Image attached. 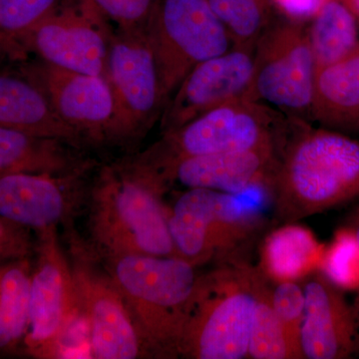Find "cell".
<instances>
[{
	"mask_svg": "<svg viewBox=\"0 0 359 359\" xmlns=\"http://www.w3.org/2000/svg\"><path fill=\"white\" fill-rule=\"evenodd\" d=\"M85 11L83 14L73 11L49 14L23 37V48L34 49L50 65L103 76L107 70V48L96 26L97 13Z\"/></svg>",
	"mask_w": 359,
	"mask_h": 359,
	"instance_id": "17",
	"label": "cell"
},
{
	"mask_svg": "<svg viewBox=\"0 0 359 359\" xmlns=\"http://www.w3.org/2000/svg\"><path fill=\"white\" fill-rule=\"evenodd\" d=\"M65 145V142L0 127V173H82L86 163L71 154Z\"/></svg>",
	"mask_w": 359,
	"mask_h": 359,
	"instance_id": "21",
	"label": "cell"
},
{
	"mask_svg": "<svg viewBox=\"0 0 359 359\" xmlns=\"http://www.w3.org/2000/svg\"><path fill=\"white\" fill-rule=\"evenodd\" d=\"M58 0H0V61L22 52V39L55 11Z\"/></svg>",
	"mask_w": 359,
	"mask_h": 359,
	"instance_id": "26",
	"label": "cell"
},
{
	"mask_svg": "<svg viewBox=\"0 0 359 359\" xmlns=\"http://www.w3.org/2000/svg\"><path fill=\"white\" fill-rule=\"evenodd\" d=\"M240 196L201 188L182 193L168 209L177 257L196 268L211 261L243 262L240 254L256 237L262 219L256 205Z\"/></svg>",
	"mask_w": 359,
	"mask_h": 359,
	"instance_id": "6",
	"label": "cell"
},
{
	"mask_svg": "<svg viewBox=\"0 0 359 359\" xmlns=\"http://www.w3.org/2000/svg\"><path fill=\"white\" fill-rule=\"evenodd\" d=\"M29 257L0 263V351L22 344L29 325Z\"/></svg>",
	"mask_w": 359,
	"mask_h": 359,
	"instance_id": "22",
	"label": "cell"
},
{
	"mask_svg": "<svg viewBox=\"0 0 359 359\" xmlns=\"http://www.w3.org/2000/svg\"><path fill=\"white\" fill-rule=\"evenodd\" d=\"M107 71L114 100L107 141L131 140L147 129L165 108L149 33L124 34L115 39L108 55Z\"/></svg>",
	"mask_w": 359,
	"mask_h": 359,
	"instance_id": "10",
	"label": "cell"
},
{
	"mask_svg": "<svg viewBox=\"0 0 359 359\" xmlns=\"http://www.w3.org/2000/svg\"><path fill=\"white\" fill-rule=\"evenodd\" d=\"M356 314H358V313H356ZM358 321H359V314H358Z\"/></svg>",
	"mask_w": 359,
	"mask_h": 359,
	"instance_id": "35",
	"label": "cell"
},
{
	"mask_svg": "<svg viewBox=\"0 0 359 359\" xmlns=\"http://www.w3.org/2000/svg\"><path fill=\"white\" fill-rule=\"evenodd\" d=\"M271 301L285 334L302 356L301 330L306 308L304 285L299 282L275 283L271 289Z\"/></svg>",
	"mask_w": 359,
	"mask_h": 359,
	"instance_id": "28",
	"label": "cell"
},
{
	"mask_svg": "<svg viewBox=\"0 0 359 359\" xmlns=\"http://www.w3.org/2000/svg\"><path fill=\"white\" fill-rule=\"evenodd\" d=\"M358 297H356L355 302L353 304L354 309H355L356 313L359 314V290H358Z\"/></svg>",
	"mask_w": 359,
	"mask_h": 359,
	"instance_id": "34",
	"label": "cell"
},
{
	"mask_svg": "<svg viewBox=\"0 0 359 359\" xmlns=\"http://www.w3.org/2000/svg\"><path fill=\"white\" fill-rule=\"evenodd\" d=\"M271 282L252 266V285L256 295L249 354L252 359H301L285 334L271 301Z\"/></svg>",
	"mask_w": 359,
	"mask_h": 359,
	"instance_id": "24",
	"label": "cell"
},
{
	"mask_svg": "<svg viewBox=\"0 0 359 359\" xmlns=\"http://www.w3.org/2000/svg\"><path fill=\"white\" fill-rule=\"evenodd\" d=\"M359 23L339 0H325L308 22L309 44L316 69L332 65L355 50Z\"/></svg>",
	"mask_w": 359,
	"mask_h": 359,
	"instance_id": "23",
	"label": "cell"
},
{
	"mask_svg": "<svg viewBox=\"0 0 359 359\" xmlns=\"http://www.w3.org/2000/svg\"><path fill=\"white\" fill-rule=\"evenodd\" d=\"M268 193L283 224L358 202L359 141L292 119Z\"/></svg>",
	"mask_w": 359,
	"mask_h": 359,
	"instance_id": "1",
	"label": "cell"
},
{
	"mask_svg": "<svg viewBox=\"0 0 359 359\" xmlns=\"http://www.w3.org/2000/svg\"><path fill=\"white\" fill-rule=\"evenodd\" d=\"M149 39L165 107L195 66L233 46L208 0H157Z\"/></svg>",
	"mask_w": 359,
	"mask_h": 359,
	"instance_id": "8",
	"label": "cell"
},
{
	"mask_svg": "<svg viewBox=\"0 0 359 359\" xmlns=\"http://www.w3.org/2000/svg\"><path fill=\"white\" fill-rule=\"evenodd\" d=\"M85 1H86V0H82V2H84V4H85Z\"/></svg>",
	"mask_w": 359,
	"mask_h": 359,
	"instance_id": "36",
	"label": "cell"
},
{
	"mask_svg": "<svg viewBox=\"0 0 359 359\" xmlns=\"http://www.w3.org/2000/svg\"><path fill=\"white\" fill-rule=\"evenodd\" d=\"M283 141L252 150L186 158L154 173L129 174L163 194L175 184L186 189H208L231 195H244L257 188L268 191Z\"/></svg>",
	"mask_w": 359,
	"mask_h": 359,
	"instance_id": "12",
	"label": "cell"
},
{
	"mask_svg": "<svg viewBox=\"0 0 359 359\" xmlns=\"http://www.w3.org/2000/svg\"><path fill=\"white\" fill-rule=\"evenodd\" d=\"M316 71L308 22L278 14L255 45L252 99L311 121Z\"/></svg>",
	"mask_w": 359,
	"mask_h": 359,
	"instance_id": "7",
	"label": "cell"
},
{
	"mask_svg": "<svg viewBox=\"0 0 359 359\" xmlns=\"http://www.w3.org/2000/svg\"><path fill=\"white\" fill-rule=\"evenodd\" d=\"M301 347L304 358L346 359L359 351V321L344 292L321 273L304 280Z\"/></svg>",
	"mask_w": 359,
	"mask_h": 359,
	"instance_id": "15",
	"label": "cell"
},
{
	"mask_svg": "<svg viewBox=\"0 0 359 359\" xmlns=\"http://www.w3.org/2000/svg\"><path fill=\"white\" fill-rule=\"evenodd\" d=\"M233 46L255 48L257 40L278 15L271 0H208Z\"/></svg>",
	"mask_w": 359,
	"mask_h": 359,
	"instance_id": "25",
	"label": "cell"
},
{
	"mask_svg": "<svg viewBox=\"0 0 359 359\" xmlns=\"http://www.w3.org/2000/svg\"><path fill=\"white\" fill-rule=\"evenodd\" d=\"M36 266L30 282L29 325L23 339L35 358L60 355L63 340L80 309L72 266L59 243L57 229L36 233Z\"/></svg>",
	"mask_w": 359,
	"mask_h": 359,
	"instance_id": "9",
	"label": "cell"
},
{
	"mask_svg": "<svg viewBox=\"0 0 359 359\" xmlns=\"http://www.w3.org/2000/svg\"><path fill=\"white\" fill-rule=\"evenodd\" d=\"M256 295L252 266L222 264L200 276L179 344L190 359H243L249 354Z\"/></svg>",
	"mask_w": 359,
	"mask_h": 359,
	"instance_id": "5",
	"label": "cell"
},
{
	"mask_svg": "<svg viewBox=\"0 0 359 359\" xmlns=\"http://www.w3.org/2000/svg\"><path fill=\"white\" fill-rule=\"evenodd\" d=\"M355 16L359 23V0H339Z\"/></svg>",
	"mask_w": 359,
	"mask_h": 359,
	"instance_id": "33",
	"label": "cell"
},
{
	"mask_svg": "<svg viewBox=\"0 0 359 359\" xmlns=\"http://www.w3.org/2000/svg\"><path fill=\"white\" fill-rule=\"evenodd\" d=\"M32 231L25 226L0 218V263L27 259L35 252Z\"/></svg>",
	"mask_w": 359,
	"mask_h": 359,
	"instance_id": "30",
	"label": "cell"
},
{
	"mask_svg": "<svg viewBox=\"0 0 359 359\" xmlns=\"http://www.w3.org/2000/svg\"><path fill=\"white\" fill-rule=\"evenodd\" d=\"M71 266L80 309L88 323L92 355L97 359L148 358L145 347L109 273L96 269L93 254L81 245L73 248Z\"/></svg>",
	"mask_w": 359,
	"mask_h": 359,
	"instance_id": "11",
	"label": "cell"
},
{
	"mask_svg": "<svg viewBox=\"0 0 359 359\" xmlns=\"http://www.w3.org/2000/svg\"><path fill=\"white\" fill-rule=\"evenodd\" d=\"M290 119L259 101H231L163 133L126 169L134 174L154 173L186 158L275 145L285 137Z\"/></svg>",
	"mask_w": 359,
	"mask_h": 359,
	"instance_id": "4",
	"label": "cell"
},
{
	"mask_svg": "<svg viewBox=\"0 0 359 359\" xmlns=\"http://www.w3.org/2000/svg\"><path fill=\"white\" fill-rule=\"evenodd\" d=\"M325 0H271L276 13L290 20L309 22Z\"/></svg>",
	"mask_w": 359,
	"mask_h": 359,
	"instance_id": "31",
	"label": "cell"
},
{
	"mask_svg": "<svg viewBox=\"0 0 359 359\" xmlns=\"http://www.w3.org/2000/svg\"><path fill=\"white\" fill-rule=\"evenodd\" d=\"M157 0H86L84 6L109 16L124 34H147Z\"/></svg>",
	"mask_w": 359,
	"mask_h": 359,
	"instance_id": "29",
	"label": "cell"
},
{
	"mask_svg": "<svg viewBox=\"0 0 359 359\" xmlns=\"http://www.w3.org/2000/svg\"><path fill=\"white\" fill-rule=\"evenodd\" d=\"M325 248L306 226L285 223L264 238L257 268L271 283L302 282L320 271Z\"/></svg>",
	"mask_w": 359,
	"mask_h": 359,
	"instance_id": "20",
	"label": "cell"
},
{
	"mask_svg": "<svg viewBox=\"0 0 359 359\" xmlns=\"http://www.w3.org/2000/svg\"><path fill=\"white\" fill-rule=\"evenodd\" d=\"M311 120L341 133L359 132V45L346 57L316 69Z\"/></svg>",
	"mask_w": 359,
	"mask_h": 359,
	"instance_id": "19",
	"label": "cell"
},
{
	"mask_svg": "<svg viewBox=\"0 0 359 359\" xmlns=\"http://www.w3.org/2000/svg\"><path fill=\"white\" fill-rule=\"evenodd\" d=\"M148 358H179V344L200 275L182 257L128 255L104 259Z\"/></svg>",
	"mask_w": 359,
	"mask_h": 359,
	"instance_id": "2",
	"label": "cell"
},
{
	"mask_svg": "<svg viewBox=\"0 0 359 359\" xmlns=\"http://www.w3.org/2000/svg\"><path fill=\"white\" fill-rule=\"evenodd\" d=\"M252 76L254 48L233 46L195 66L168 101L163 112V133L231 101L252 100Z\"/></svg>",
	"mask_w": 359,
	"mask_h": 359,
	"instance_id": "13",
	"label": "cell"
},
{
	"mask_svg": "<svg viewBox=\"0 0 359 359\" xmlns=\"http://www.w3.org/2000/svg\"><path fill=\"white\" fill-rule=\"evenodd\" d=\"M32 79L56 113L83 135L85 140H108L114 100L105 77L46 62L32 71Z\"/></svg>",
	"mask_w": 359,
	"mask_h": 359,
	"instance_id": "16",
	"label": "cell"
},
{
	"mask_svg": "<svg viewBox=\"0 0 359 359\" xmlns=\"http://www.w3.org/2000/svg\"><path fill=\"white\" fill-rule=\"evenodd\" d=\"M81 174L0 173V218L35 233L67 224L84 202Z\"/></svg>",
	"mask_w": 359,
	"mask_h": 359,
	"instance_id": "14",
	"label": "cell"
},
{
	"mask_svg": "<svg viewBox=\"0 0 359 359\" xmlns=\"http://www.w3.org/2000/svg\"><path fill=\"white\" fill-rule=\"evenodd\" d=\"M163 195L122 168L103 170L87 201L91 252L101 259L177 256Z\"/></svg>",
	"mask_w": 359,
	"mask_h": 359,
	"instance_id": "3",
	"label": "cell"
},
{
	"mask_svg": "<svg viewBox=\"0 0 359 359\" xmlns=\"http://www.w3.org/2000/svg\"><path fill=\"white\" fill-rule=\"evenodd\" d=\"M344 226H346V228L353 231V235L355 236L356 240L359 243V201L358 205L353 208V211L347 217Z\"/></svg>",
	"mask_w": 359,
	"mask_h": 359,
	"instance_id": "32",
	"label": "cell"
},
{
	"mask_svg": "<svg viewBox=\"0 0 359 359\" xmlns=\"http://www.w3.org/2000/svg\"><path fill=\"white\" fill-rule=\"evenodd\" d=\"M320 271L344 292L359 290V243L346 226L337 230L325 248Z\"/></svg>",
	"mask_w": 359,
	"mask_h": 359,
	"instance_id": "27",
	"label": "cell"
},
{
	"mask_svg": "<svg viewBox=\"0 0 359 359\" xmlns=\"http://www.w3.org/2000/svg\"><path fill=\"white\" fill-rule=\"evenodd\" d=\"M0 127L81 147L83 135L66 123L32 79L0 73Z\"/></svg>",
	"mask_w": 359,
	"mask_h": 359,
	"instance_id": "18",
	"label": "cell"
}]
</instances>
